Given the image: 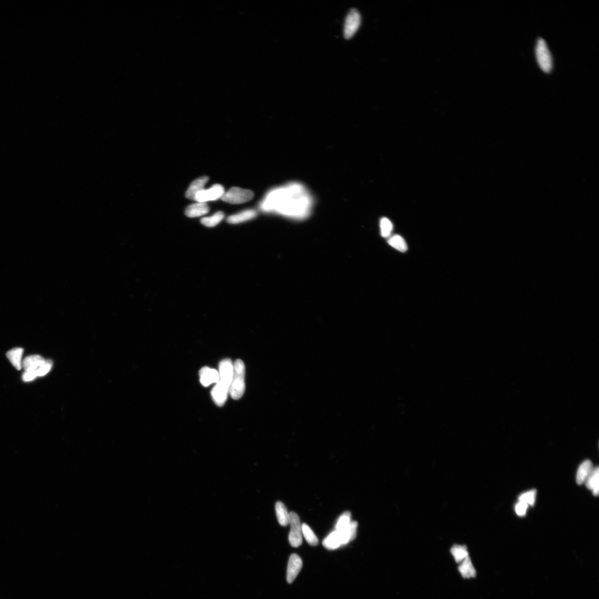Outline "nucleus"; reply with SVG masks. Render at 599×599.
<instances>
[{
	"label": "nucleus",
	"instance_id": "obj_14",
	"mask_svg": "<svg viewBox=\"0 0 599 599\" xmlns=\"http://www.w3.org/2000/svg\"><path fill=\"white\" fill-rule=\"evenodd\" d=\"M593 467L592 462L589 460H586L579 466L576 474V482L579 485L585 482L588 476L590 475Z\"/></svg>",
	"mask_w": 599,
	"mask_h": 599
},
{
	"label": "nucleus",
	"instance_id": "obj_18",
	"mask_svg": "<svg viewBox=\"0 0 599 599\" xmlns=\"http://www.w3.org/2000/svg\"><path fill=\"white\" fill-rule=\"evenodd\" d=\"M275 510L279 524L283 526H287L289 523L290 515L285 505L281 502H277L275 505Z\"/></svg>",
	"mask_w": 599,
	"mask_h": 599
},
{
	"label": "nucleus",
	"instance_id": "obj_26",
	"mask_svg": "<svg viewBox=\"0 0 599 599\" xmlns=\"http://www.w3.org/2000/svg\"><path fill=\"white\" fill-rule=\"evenodd\" d=\"M380 229L382 236L384 237H390L393 230V225L391 221L387 218L381 219L380 221Z\"/></svg>",
	"mask_w": 599,
	"mask_h": 599
},
{
	"label": "nucleus",
	"instance_id": "obj_27",
	"mask_svg": "<svg viewBox=\"0 0 599 599\" xmlns=\"http://www.w3.org/2000/svg\"><path fill=\"white\" fill-rule=\"evenodd\" d=\"M536 491L531 490L522 494L519 497V501L523 502L528 506H533L535 502Z\"/></svg>",
	"mask_w": 599,
	"mask_h": 599
},
{
	"label": "nucleus",
	"instance_id": "obj_9",
	"mask_svg": "<svg viewBox=\"0 0 599 599\" xmlns=\"http://www.w3.org/2000/svg\"><path fill=\"white\" fill-rule=\"evenodd\" d=\"M303 567L302 560L298 555L292 554L288 561L287 569V581L292 583L295 580Z\"/></svg>",
	"mask_w": 599,
	"mask_h": 599
},
{
	"label": "nucleus",
	"instance_id": "obj_12",
	"mask_svg": "<svg viewBox=\"0 0 599 599\" xmlns=\"http://www.w3.org/2000/svg\"><path fill=\"white\" fill-rule=\"evenodd\" d=\"M208 180V176H203L193 182L186 192V198L195 201L197 193L204 190V186Z\"/></svg>",
	"mask_w": 599,
	"mask_h": 599
},
{
	"label": "nucleus",
	"instance_id": "obj_6",
	"mask_svg": "<svg viewBox=\"0 0 599 599\" xmlns=\"http://www.w3.org/2000/svg\"><path fill=\"white\" fill-rule=\"evenodd\" d=\"M289 523L290 532L288 536V540L292 547L297 548L301 546L303 543L302 524L298 515L295 512L289 513Z\"/></svg>",
	"mask_w": 599,
	"mask_h": 599
},
{
	"label": "nucleus",
	"instance_id": "obj_20",
	"mask_svg": "<svg viewBox=\"0 0 599 599\" xmlns=\"http://www.w3.org/2000/svg\"><path fill=\"white\" fill-rule=\"evenodd\" d=\"M323 546L329 550H334L342 546L340 536L338 532L335 530L327 536L323 541Z\"/></svg>",
	"mask_w": 599,
	"mask_h": 599
},
{
	"label": "nucleus",
	"instance_id": "obj_25",
	"mask_svg": "<svg viewBox=\"0 0 599 599\" xmlns=\"http://www.w3.org/2000/svg\"><path fill=\"white\" fill-rule=\"evenodd\" d=\"M351 514L350 512H345L343 513L337 521L335 526V530L341 531L346 529L349 523H351Z\"/></svg>",
	"mask_w": 599,
	"mask_h": 599
},
{
	"label": "nucleus",
	"instance_id": "obj_13",
	"mask_svg": "<svg viewBox=\"0 0 599 599\" xmlns=\"http://www.w3.org/2000/svg\"><path fill=\"white\" fill-rule=\"evenodd\" d=\"M209 212L208 205L205 203H198L188 206L186 210V215L190 218L198 217Z\"/></svg>",
	"mask_w": 599,
	"mask_h": 599
},
{
	"label": "nucleus",
	"instance_id": "obj_3",
	"mask_svg": "<svg viewBox=\"0 0 599 599\" xmlns=\"http://www.w3.org/2000/svg\"><path fill=\"white\" fill-rule=\"evenodd\" d=\"M246 368L243 361L237 360L233 365V376L229 392L232 398H242L246 390Z\"/></svg>",
	"mask_w": 599,
	"mask_h": 599
},
{
	"label": "nucleus",
	"instance_id": "obj_2",
	"mask_svg": "<svg viewBox=\"0 0 599 599\" xmlns=\"http://www.w3.org/2000/svg\"><path fill=\"white\" fill-rule=\"evenodd\" d=\"M219 381L212 389L211 394L217 406H223L226 401L233 376V365L230 359H225L219 364Z\"/></svg>",
	"mask_w": 599,
	"mask_h": 599
},
{
	"label": "nucleus",
	"instance_id": "obj_21",
	"mask_svg": "<svg viewBox=\"0 0 599 599\" xmlns=\"http://www.w3.org/2000/svg\"><path fill=\"white\" fill-rule=\"evenodd\" d=\"M388 243L399 252L404 253L407 251V244L400 235H396L391 236L388 241Z\"/></svg>",
	"mask_w": 599,
	"mask_h": 599
},
{
	"label": "nucleus",
	"instance_id": "obj_10",
	"mask_svg": "<svg viewBox=\"0 0 599 599\" xmlns=\"http://www.w3.org/2000/svg\"><path fill=\"white\" fill-rule=\"evenodd\" d=\"M200 377H201V383L204 387H208L213 383H217L219 381L220 376L219 374L217 371L215 369H210L208 367H204L200 371Z\"/></svg>",
	"mask_w": 599,
	"mask_h": 599
},
{
	"label": "nucleus",
	"instance_id": "obj_17",
	"mask_svg": "<svg viewBox=\"0 0 599 599\" xmlns=\"http://www.w3.org/2000/svg\"><path fill=\"white\" fill-rule=\"evenodd\" d=\"M23 353V348L17 347L11 349L7 353V357L17 370H20L22 368V358Z\"/></svg>",
	"mask_w": 599,
	"mask_h": 599
},
{
	"label": "nucleus",
	"instance_id": "obj_16",
	"mask_svg": "<svg viewBox=\"0 0 599 599\" xmlns=\"http://www.w3.org/2000/svg\"><path fill=\"white\" fill-rule=\"evenodd\" d=\"M257 213L254 210H247L234 215L229 216L227 221L230 224H238L256 217Z\"/></svg>",
	"mask_w": 599,
	"mask_h": 599
},
{
	"label": "nucleus",
	"instance_id": "obj_29",
	"mask_svg": "<svg viewBox=\"0 0 599 599\" xmlns=\"http://www.w3.org/2000/svg\"><path fill=\"white\" fill-rule=\"evenodd\" d=\"M528 504L524 502L519 501V502L516 504L515 506V512L518 515L520 516V517H523V516H524L526 514V510L528 509Z\"/></svg>",
	"mask_w": 599,
	"mask_h": 599
},
{
	"label": "nucleus",
	"instance_id": "obj_28",
	"mask_svg": "<svg viewBox=\"0 0 599 599\" xmlns=\"http://www.w3.org/2000/svg\"><path fill=\"white\" fill-rule=\"evenodd\" d=\"M52 365L53 363L51 360H46L45 363L36 371L37 376L39 377L45 376L51 370Z\"/></svg>",
	"mask_w": 599,
	"mask_h": 599
},
{
	"label": "nucleus",
	"instance_id": "obj_11",
	"mask_svg": "<svg viewBox=\"0 0 599 599\" xmlns=\"http://www.w3.org/2000/svg\"><path fill=\"white\" fill-rule=\"evenodd\" d=\"M40 355L35 354L26 357L22 362V368L25 371L36 372L46 362Z\"/></svg>",
	"mask_w": 599,
	"mask_h": 599
},
{
	"label": "nucleus",
	"instance_id": "obj_30",
	"mask_svg": "<svg viewBox=\"0 0 599 599\" xmlns=\"http://www.w3.org/2000/svg\"><path fill=\"white\" fill-rule=\"evenodd\" d=\"M37 377L36 372L25 371L22 375V380L25 382H30L34 380Z\"/></svg>",
	"mask_w": 599,
	"mask_h": 599
},
{
	"label": "nucleus",
	"instance_id": "obj_23",
	"mask_svg": "<svg viewBox=\"0 0 599 599\" xmlns=\"http://www.w3.org/2000/svg\"><path fill=\"white\" fill-rule=\"evenodd\" d=\"M302 530L303 534L304 535L305 540H306L310 545L316 546L318 545V538L314 534V532L312 529H311L307 524H303Z\"/></svg>",
	"mask_w": 599,
	"mask_h": 599
},
{
	"label": "nucleus",
	"instance_id": "obj_19",
	"mask_svg": "<svg viewBox=\"0 0 599 599\" xmlns=\"http://www.w3.org/2000/svg\"><path fill=\"white\" fill-rule=\"evenodd\" d=\"M458 570L464 578H474L476 571L469 557L466 558L460 565Z\"/></svg>",
	"mask_w": 599,
	"mask_h": 599
},
{
	"label": "nucleus",
	"instance_id": "obj_7",
	"mask_svg": "<svg viewBox=\"0 0 599 599\" xmlns=\"http://www.w3.org/2000/svg\"><path fill=\"white\" fill-rule=\"evenodd\" d=\"M361 15L356 9H353L348 14L344 25V37L346 39L352 38L359 29Z\"/></svg>",
	"mask_w": 599,
	"mask_h": 599
},
{
	"label": "nucleus",
	"instance_id": "obj_22",
	"mask_svg": "<svg viewBox=\"0 0 599 599\" xmlns=\"http://www.w3.org/2000/svg\"><path fill=\"white\" fill-rule=\"evenodd\" d=\"M455 560L457 563H460L469 557L467 548L465 546H454L451 550Z\"/></svg>",
	"mask_w": 599,
	"mask_h": 599
},
{
	"label": "nucleus",
	"instance_id": "obj_24",
	"mask_svg": "<svg viewBox=\"0 0 599 599\" xmlns=\"http://www.w3.org/2000/svg\"><path fill=\"white\" fill-rule=\"evenodd\" d=\"M224 218V214L222 212H218L210 217L202 219L201 223L207 227H213L218 225Z\"/></svg>",
	"mask_w": 599,
	"mask_h": 599
},
{
	"label": "nucleus",
	"instance_id": "obj_4",
	"mask_svg": "<svg viewBox=\"0 0 599 599\" xmlns=\"http://www.w3.org/2000/svg\"><path fill=\"white\" fill-rule=\"evenodd\" d=\"M537 63L546 74H550L553 69V59L547 42L544 39H538L535 47Z\"/></svg>",
	"mask_w": 599,
	"mask_h": 599
},
{
	"label": "nucleus",
	"instance_id": "obj_15",
	"mask_svg": "<svg viewBox=\"0 0 599 599\" xmlns=\"http://www.w3.org/2000/svg\"><path fill=\"white\" fill-rule=\"evenodd\" d=\"M585 483L587 489L592 491L593 496H597L599 492V469L598 467L592 469L591 473Z\"/></svg>",
	"mask_w": 599,
	"mask_h": 599
},
{
	"label": "nucleus",
	"instance_id": "obj_8",
	"mask_svg": "<svg viewBox=\"0 0 599 599\" xmlns=\"http://www.w3.org/2000/svg\"><path fill=\"white\" fill-rule=\"evenodd\" d=\"M224 193V188L223 186L220 185H215L209 190H204L197 193L195 201L199 203L215 201L216 199L221 198Z\"/></svg>",
	"mask_w": 599,
	"mask_h": 599
},
{
	"label": "nucleus",
	"instance_id": "obj_5",
	"mask_svg": "<svg viewBox=\"0 0 599 599\" xmlns=\"http://www.w3.org/2000/svg\"><path fill=\"white\" fill-rule=\"evenodd\" d=\"M254 195V193L252 191L232 187L228 191L224 193L221 199L227 203L238 204L251 201Z\"/></svg>",
	"mask_w": 599,
	"mask_h": 599
},
{
	"label": "nucleus",
	"instance_id": "obj_1",
	"mask_svg": "<svg viewBox=\"0 0 599 599\" xmlns=\"http://www.w3.org/2000/svg\"><path fill=\"white\" fill-rule=\"evenodd\" d=\"M314 206V199L301 183L292 182L275 189L266 197L263 209L284 218L303 220L309 217Z\"/></svg>",
	"mask_w": 599,
	"mask_h": 599
}]
</instances>
